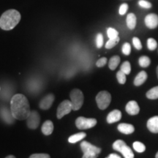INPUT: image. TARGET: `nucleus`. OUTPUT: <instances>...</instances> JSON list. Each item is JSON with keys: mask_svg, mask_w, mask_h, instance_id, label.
<instances>
[{"mask_svg": "<svg viewBox=\"0 0 158 158\" xmlns=\"http://www.w3.org/2000/svg\"><path fill=\"white\" fill-rule=\"evenodd\" d=\"M10 110L15 119H27L31 112L27 98L21 94L13 95L10 100Z\"/></svg>", "mask_w": 158, "mask_h": 158, "instance_id": "obj_1", "label": "nucleus"}, {"mask_svg": "<svg viewBox=\"0 0 158 158\" xmlns=\"http://www.w3.org/2000/svg\"><path fill=\"white\" fill-rule=\"evenodd\" d=\"M21 16L16 10H8L0 17V28L3 30L9 31L14 29L21 21Z\"/></svg>", "mask_w": 158, "mask_h": 158, "instance_id": "obj_2", "label": "nucleus"}, {"mask_svg": "<svg viewBox=\"0 0 158 158\" xmlns=\"http://www.w3.org/2000/svg\"><path fill=\"white\" fill-rule=\"evenodd\" d=\"M70 101L72 103V108L73 110H78L82 107L84 103V97L83 92L78 89H74L71 91Z\"/></svg>", "mask_w": 158, "mask_h": 158, "instance_id": "obj_3", "label": "nucleus"}, {"mask_svg": "<svg viewBox=\"0 0 158 158\" xmlns=\"http://www.w3.org/2000/svg\"><path fill=\"white\" fill-rule=\"evenodd\" d=\"M113 149L122 153L124 158H134V153L130 148L122 140H117L113 143Z\"/></svg>", "mask_w": 158, "mask_h": 158, "instance_id": "obj_4", "label": "nucleus"}, {"mask_svg": "<svg viewBox=\"0 0 158 158\" xmlns=\"http://www.w3.org/2000/svg\"><path fill=\"white\" fill-rule=\"evenodd\" d=\"M96 102L100 109H106L111 102V95L107 91H101L97 94Z\"/></svg>", "mask_w": 158, "mask_h": 158, "instance_id": "obj_5", "label": "nucleus"}, {"mask_svg": "<svg viewBox=\"0 0 158 158\" xmlns=\"http://www.w3.org/2000/svg\"><path fill=\"white\" fill-rule=\"evenodd\" d=\"M97 124L96 118H85L80 116L77 118L76 125L79 130H86L94 127Z\"/></svg>", "mask_w": 158, "mask_h": 158, "instance_id": "obj_6", "label": "nucleus"}, {"mask_svg": "<svg viewBox=\"0 0 158 158\" xmlns=\"http://www.w3.org/2000/svg\"><path fill=\"white\" fill-rule=\"evenodd\" d=\"M73 110L72 103L71 101L68 100H65L62 102H61L58 106L56 112V116L58 118H62L67 114H70L71 110Z\"/></svg>", "mask_w": 158, "mask_h": 158, "instance_id": "obj_7", "label": "nucleus"}, {"mask_svg": "<svg viewBox=\"0 0 158 158\" xmlns=\"http://www.w3.org/2000/svg\"><path fill=\"white\" fill-rule=\"evenodd\" d=\"M40 122V117L39 114L36 110L31 111L27 118V124L28 127L32 130L37 129L39 126Z\"/></svg>", "mask_w": 158, "mask_h": 158, "instance_id": "obj_8", "label": "nucleus"}, {"mask_svg": "<svg viewBox=\"0 0 158 158\" xmlns=\"http://www.w3.org/2000/svg\"><path fill=\"white\" fill-rule=\"evenodd\" d=\"M81 148L82 152L84 153L94 154V155H98L100 153V152H101V149L100 148L92 145V143H89L88 141L81 142Z\"/></svg>", "mask_w": 158, "mask_h": 158, "instance_id": "obj_9", "label": "nucleus"}, {"mask_svg": "<svg viewBox=\"0 0 158 158\" xmlns=\"http://www.w3.org/2000/svg\"><path fill=\"white\" fill-rule=\"evenodd\" d=\"M145 24L149 29H154L158 26V15L155 13H150L145 18Z\"/></svg>", "mask_w": 158, "mask_h": 158, "instance_id": "obj_10", "label": "nucleus"}, {"mask_svg": "<svg viewBox=\"0 0 158 158\" xmlns=\"http://www.w3.org/2000/svg\"><path fill=\"white\" fill-rule=\"evenodd\" d=\"M54 95L53 94H49L48 95L44 97L40 102V108L43 110H48L52 106L54 101Z\"/></svg>", "mask_w": 158, "mask_h": 158, "instance_id": "obj_11", "label": "nucleus"}, {"mask_svg": "<svg viewBox=\"0 0 158 158\" xmlns=\"http://www.w3.org/2000/svg\"><path fill=\"white\" fill-rule=\"evenodd\" d=\"M125 110L128 114L134 116L137 115L139 113L140 107L137 102L135 101V100H131V101L128 102L127 104L126 105Z\"/></svg>", "mask_w": 158, "mask_h": 158, "instance_id": "obj_12", "label": "nucleus"}, {"mask_svg": "<svg viewBox=\"0 0 158 158\" xmlns=\"http://www.w3.org/2000/svg\"><path fill=\"white\" fill-rule=\"evenodd\" d=\"M148 130L151 133H158V116H153L149 118L147 124Z\"/></svg>", "mask_w": 158, "mask_h": 158, "instance_id": "obj_13", "label": "nucleus"}, {"mask_svg": "<svg viewBox=\"0 0 158 158\" xmlns=\"http://www.w3.org/2000/svg\"><path fill=\"white\" fill-rule=\"evenodd\" d=\"M0 115H1L2 119L5 122L8 124L13 123L14 121V117H13V114H12L11 110L6 108H2L0 109Z\"/></svg>", "mask_w": 158, "mask_h": 158, "instance_id": "obj_14", "label": "nucleus"}, {"mask_svg": "<svg viewBox=\"0 0 158 158\" xmlns=\"http://www.w3.org/2000/svg\"><path fill=\"white\" fill-rule=\"evenodd\" d=\"M117 129L120 133L125 134V135H130L134 133L135 131V127L133 124H127V123H121L118 125Z\"/></svg>", "mask_w": 158, "mask_h": 158, "instance_id": "obj_15", "label": "nucleus"}, {"mask_svg": "<svg viewBox=\"0 0 158 158\" xmlns=\"http://www.w3.org/2000/svg\"><path fill=\"white\" fill-rule=\"evenodd\" d=\"M122 118V113L118 110H114L110 111L107 116V122L108 124H113L119 121Z\"/></svg>", "mask_w": 158, "mask_h": 158, "instance_id": "obj_16", "label": "nucleus"}, {"mask_svg": "<svg viewBox=\"0 0 158 158\" xmlns=\"http://www.w3.org/2000/svg\"><path fill=\"white\" fill-rule=\"evenodd\" d=\"M147 73L145 71H141L134 79V85L136 86H141L147 80Z\"/></svg>", "mask_w": 158, "mask_h": 158, "instance_id": "obj_17", "label": "nucleus"}, {"mask_svg": "<svg viewBox=\"0 0 158 158\" xmlns=\"http://www.w3.org/2000/svg\"><path fill=\"white\" fill-rule=\"evenodd\" d=\"M54 124L50 120H47L43 123L42 126V132L45 135H49L53 133Z\"/></svg>", "mask_w": 158, "mask_h": 158, "instance_id": "obj_18", "label": "nucleus"}, {"mask_svg": "<svg viewBox=\"0 0 158 158\" xmlns=\"http://www.w3.org/2000/svg\"><path fill=\"white\" fill-rule=\"evenodd\" d=\"M127 26L130 29H134L136 26V16L133 13H129L126 19Z\"/></svg>", "mask_w": 158, "mask_h": 158, "instance_id": "obj_19", "label": "nucleus"}, {"mask_svg": "<svg viewBox=\"0 0 158 158\" xmlns=\"http://www.w3.org/2000/svg\"><path fill=\"white\" fill-rule=\"evenodd\" d=\"M86 136V134L84 133V132H81V133H76L75 135H71L70 138H68V141L70 142V143H76L77 142L81 141L82 139Z\"/></svg>", "mask_w": 158, "mask_h": 158, "instance_id": "obj_20", "label": "nucleus"}, {"mask_svg": "<svg viewBox=\"0 0 158 158\" xmlns=\"http://www.w3.org/2000/svg\"><path fill=\"white\" fill-rule=\"evenodd\" d=\"M120 62V57L118 56H114L110 59L108 67L111 70H114L117 68L118 64Z\"/></svg>", "mask_w": 158, "mask_h": 158, "instance_id": "obj_21", "label": "nucleus"}, {"mask_svg": "<svg viewBox=\"0 0 158 158\" xmlns=\"http://www.w3.org/2000/svg\"><path fill=\"white\" fill-rule=\"evenodd\" d=\"M146 96L148 99L150 100H156L158 99V86H155L149 89L146 94Z\"/></svg>", "mask_w": 158, "mask_h": 158, "instance_id": "obj_22", "label": "nucleus"}, {"mask_svg": "<svg viewBox=\"0 0 158 158\" xmlns=\"http://www.w3.org/2000/svg\"><path fill=\"white\" fill-rule=\"evenodd\" d=\"M138 63L141 68H148L151 64V60L149 57L147 56H142L138 59Z\"/></svg>", "mask_w": 158, "mask_h": 158, "instance_id": "obj_23", "label": "nucleus"}, {"mask_svg": "<svg viewBox=\"0 0 158 158\" xmlns=\"http://www.w3.org/2000/svg\"><path fill=\"white\" fill-rule=\"evenodd\" d=\"M133 147L135 151L138 153L144 152L146 150V146L140 141H135L133 143Z\"/></svg>", "mask_w": 158, "mask_h": 158, "instance_id": "obj_24", "label": "nucleus"}, {"mask_svg": "<svg viewBox=\"0 0 158 158\" xmlns=\"http://www.w3.org/2000/svg\"><path fill=\"white\" fill-rule=\"evenodd\" d=\"M120 70H122L124 73L126 75H129L131 72V65H130V63L129 62H124L122 63L121 65V68H120Z\"/></svg>", "mask_w": 158, "mask_h": 158, "instance_id": "obj_25", "label": "nucleus"}, {"mask_svg": "<svg viewBox=\"0 0 158 158\" xmlns=\"http://www.w3.org/2000/svg\"><path fill=\"white\" fill-rule=\"evenodd\" d=\"M119 37H117L116 38L114 39H109L107 43L106 44V48L107 49H110L112 48H114L116 45L118 44V43L119 42Z\"/></svg>", "mask_w": 158, "mask_h": 158, "instance_id": "obj_26", "label": "nucleus"}, {"mask_svg": "<svg viewBox=\"0 0 158 158\" xmlns=\"http://www.w3.org/2000/svg\"><path fill=\"white\" fill-rule=\"evenodd\" d=\"M116 78H117L118 82L120 84H124L126 82V74L124 73L122 70L118 71L117 73H116Z\"/></svg>", "mask_w": 158, "mask_h": 158, "instance_id": "obj_27", "label": "nucleus"}, {"mask_svg": "<svg viewBox=\"0 0 158 158\" xmlns=\"http://www.w3.org/2000/svg\"><path fill=\"white\" fill-rule=\"evenodd\" d=\"M147 47L150 51H154L157 48V43L154 38H149L147 40Z\"/></svg>", "mask_w": 158, "mask_h": 158, "instance_id": "obj_28", "label": "nucleus"}, {"mask_svg": "<svg viewBox=\"0 0 158 158\" xmlns=\"http://www.w3.org/2000/svg\"><path fill=\"white\" fill-rule=\"evenodd\" d=\"M107 35L109 39H114L118 37V32L114 28H108L107 29Z\"/></svg>", "mask_w": 158, "mask_h": 158, "instance_id": "obj_29", "label": "nucleus"}, {"mask_svg": "<svg viewBox=\"0 0 158 158\" xmlns=\"http://www.w3.org/2000/svg\"><path fill=\"white\" fill-rule=\"evenodd\" d=\"M96 45L98 48H100L103 45V36L101 33H99L96 37Z\"/></svg>", "mask_w": 158, "mask_h": 158, "instance_id": "obj_30", "label": "nucleus"}, {"mask_svg": "<svg viewBox=\"0 0 158 158\" xmlns=\"http://www.w3.org/2000/svg\"><path fill=\"white\" fill-rule=\"evenodd\" d=\"M130 52H131V46H130V43H125L122 46V53L124 55H130Z\"/></svg>", "mask_w": 158, "mask_h": 158, "instance_id": "obj_31", "label": "nucleus"}, {"mask_svg": "<svg viewBox=\"0 0 158 158\" xmlns=\"http://www.w3.org/2000/svg\"><path fill=\"white\" fill-rule=\"evenodd\" d=\"M133 43L134 47H135L137 50H141L142 45H141V40H139V38H138V37H133Z\"/></svg>", "mask_w": 158, "mask_h": 158, "instance_id": "obj_32", "label": "nucleus"}, {"mask_svg": "<svg viewBox=\"0 0 158 158\" xmlns=\"http://www.w3.org/2000/svg\"><path fill=\"white\" fill-rule=\"evenodd\" d=\"M138 5L141 6V7H143V8H147V9H149L152 7V4L149 2L146 1V0H140L139 2H138Z\"/></svg>", "mask_w": 158, "mask_h": 158, "instance_id": "obj_33", "label": "nucleus"}, {"mask_svg": "<svg viewBox=\"0 0 158 158\" xmlns=\"http://www.w3.org/2000/svg\"><path fill=\"white\" fill-rule=\"evenodd\" d=\"M106 63H107V58L106 57H102V58H100V59H98V62H96V65L97 67L98 68H102L106 65Z\"/></svg>", "mask_w": 158, "mask_h": 158, "instance_id": "obj_34", "label": "nucleus"}, {"mask_svg": "<svg viewBox=\"0 0 158 158\" xmlns=\"http://www.w3.org/2000/svg\"><path fill=\"white\" fill-rule=\"evenodd\" d=\"M128 10V5L126 3L122 4V5L120 6L119 10H118V13H119L120 15H124L126 13H127Z\"/></svg>", "mask_w": 158, "mask_h": 158, "instance_id": "obj_35", "label": "nucleus"}, {"mask_svg": "<svg viewBox=\"0 0 158 158\" xmlns=\"http://www.w3.org/2000/svg\"><path fill=\"white\" fill-rule=\"evenodd\" d=\"M29 158H51L48 154H33Z\"/></svg>", "mask_w": 158, "mask_h": 158, "instance_id": "obj_36", "label": "nucleus"}, {"mask_svg": "<svg viewBox=\"0 0 158 158\" xmlns=\"http://www.w3.org/2000/svg\"><path fill=\"white\" fill-rule=\"evenodd\" d=\"M97 155L94 154H90V153H84L82 158H97Z\"/></svg>", "mask_w": 158, "mask_h": 158, "instance_id": "obj_37", "label": "nucleus"}, {"mask_svg": "<svg viewBox=\"0 0 158 158\" xmlns=\"http://www.w3.org/2000/svg\"><path fill=\"white\" fill-rule=\"evenodd\" d=\"M106 158H122V157H120L119 155H118L117 154L112 153V154H110V155H108V157H106Z\"/></svg>", "mask_w": 158, "mask_h": 158, "instance_id": "obj_38", "label": "nucleus"}, {"mask_svg": "<svg viewBox=\"0 0 158 158\" xmlns=\"http://www.w3.org/2000/svg\"><path fill=\"white\" fill-rule=\"evenodd\" d=\"M5 158H15V157L13 155H9L7 156V157H6Z\"/></svg>", "mask_w": 158, "mask_h": 158, "instance_id": "obj_39", "label": "nucleus"}, {"mask_svg": "<svg viewBox=\"0 0 158 158\" xmlns=\"http://www.w3.org/2000/svg\"><path fill=\"white\" fill-rule=\"evenodd\" d=\"M156 71H157V78H158V66L157 67V70H156Z\"/></svg>", "mask_w": 158, "mask_h": 158, "instance_id": "obj_40", "label": "nucleus"}, {"mask_svg": "<svg viewBox=\"0 0 158 158\" xmlns=\"http://www.w3.org/2000/svg\"><path fill=\"white\" fill-rule=\"evenodd\" d=\"M155 158H158V152L157 153H156V155H155Z\"/></svg>", "mask_w": 158, "mask_h": 158, "instance_id": "obj_41", "label": "nucleus"}, {"mask_svg": "<svg viewBox=\"0 0 158 158\" xmlns=\"http://www.w3.org/2000/svg\"><path fill=\"white\" fill-rule=\"evenodd\" d=\"M0 90H1V89H0Z\"/></svg>", "mask_w": 158, "mask_h": 158, "instance_id": "obj_42", "label": "nucleus"}]
</instances>
